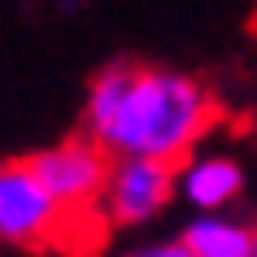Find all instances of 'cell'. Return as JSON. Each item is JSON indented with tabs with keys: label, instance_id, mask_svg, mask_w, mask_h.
Returning a JSON list of instances; mask_svg holds the SVG:
<instances>
[{
	"label": "cell",
	"instance_id": "2",
	"mask_svg": "<svg viewBox=\"0 0 257 257\" xmlns=\"http://www.w3.org/2000/svg\"><path fill=\"white\" fill-rule=\"evenodd\" d=\"M27 162L40 175V183L61 201V209L70 218H87L92 209H100L109 175H113V157L92 136L79 131V136L61 140V144H48V149L31 153Z\"/></svg>",
	"mask_w": 257,
	"mask_h": 257
},
{
	"label": "cell",
	"instance_id": "8",
	"mask_svg": "<svg viewBox=\"0 0 257 257\" xmlns=\"http://www.w3.org/2000/svg\"><path fill=\"white\" fill-rule=\"evenodd\" d=\"M253 257H257V244H253Z\"/></svg>",
	"mask_w": 257,
	"mask_h": 257
},
{
	"label": "cell",
	"instance_id": "5",
	"mask_svg": "<svg viewBox=\"0 0 257 257\" xmlns=\"http://www.w3.org/2000/svg\"><path fill=\"white\" fill-rule=\"evenodd\" d=\"M244 166L227 153H201L179 166V201L192 214H227L244 196Z\"/></svg>",
	"mask_w": 257,
	"mask_h": 257
},
{
	"label": "cell",
	"instance_id": "6",
	"mask_svg": "<svg viewBox=\"0 0 257 257\" xmlns=\"http://www.w3.org/2000/svg\"><path fill=\"white\" fill-rule=\"evenodd\" d=\"M179 240L196 257H253L257 227H248L240 218H227V214H196L179 231Z\"/></svg>",
	"mask_w": 257,
	"mask_h": 257
},
{
	"label": "cell",
	"instance_id": "1",
	"mask_svg": "<svg viewBox=\"0 0 257 257\" xmlns=\"http://www.w3.org/2000/svg\"><path fill=\"white\" fill-rule=\"evenodd\" d=\"M218 122V100L196 74L175 66L113 61L96 70L83 100V136L122 157L183 166Z\"/></svg>",
	"mask_w": 257,
	"mask_h": 257
},
{
	"label": "cell",
	"instance_id": "7",
	"mask_svg": "<svg viewBox=\"0 0 257 257\" xmlns=\"http://www.w3.org/2000/svg\"><path fill=\"white\" fill-rule=\"evenodd\" d=\"M122 257H196V253H192L188 244H183V240L175 235V240H149V244H131V248H126Z\"/></svg>",
	"mask_w": 257,
	"mask_h": 257
},
{
	"label": "cell",
	"instance_id": "3",
	"mask_svg": "<svg viewBox=\"0 0 257 257\" xmlns=\"http://www.w3.org/2000/svg\"><path fill=\"white\" fill-rule=\"evenodd\" d=\"M74 218L40 183L27 157H9L0 170V240L14 248H44L66 235Z\"/></svg>",
	"mask_w": 257,
	"mask_h": 257
},
{
	"label": "cell",
	"instance_id": "4",
	"mask_svg": "<svg viewBox=\"0 0 257 257\" xmlns=\"http://www.w3.org/2000/svg\"><path fill=\"white\" fill-rule=\"evenodd\" d=\"M175 196H179V166L122 157V162H113L100 218L109 227H149Z\"/></svg>",
	"mask_w": 257,
	"mask_h": 257
}]
</instances>
